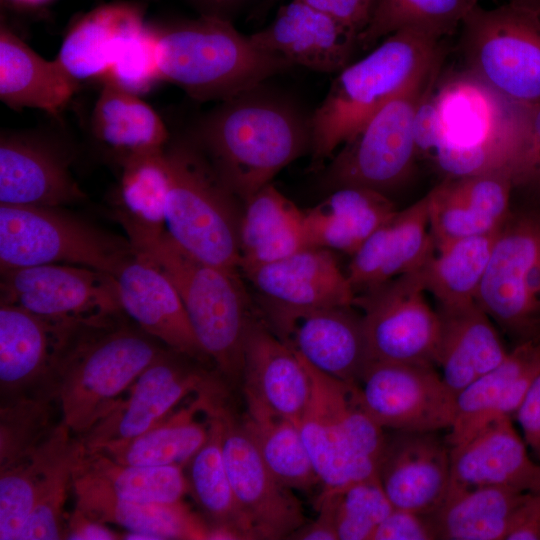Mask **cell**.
<instances>
[{
	"instance_id": "obj_54",
	"label": "cell",
	"mask_w": 540,
	"mask_h": 540,
	"mask_svg": "<svg viewBox=\"0 0 540 540\" xmlns=\"http://www.w3.org/2000/svg\"><path fill=\"white\" fill-rule=\"evenodd\" d=\"M118 535L98 520L75 508L68 517L65 539L70 540H113Z\"/></svg>"
},
{
	"instance_id": "obj_30",
	"label": "cell",
	"mask_w": 540,
	"mask_h": 540,
	"mask_svg": "<svg viewBox=\"0 0 540 540\" xmlns=\"http://www.w3.org/2000/svg\"><path fill=\"white\" fill-rule=\"evenodd\" d=\"M397 211L388 195L378 191L356 186L336 188L304 210L309 246L352 256Z\"/></svg>"
},
{
	"instance_id": "obj_14",
	"label": "cell",
	"mask_w": 540,
	"mask_h": 540,
	"mask_svg": "<svg viewBox=\"0 0 540 540\" xmlns=\"http://www.w3.org/2000/svg\"><path fill=\"white\" fill-rule=\"evenodd\" d=\"M191 358L164 350L121 395L108 412L78 437L87 453L132 439L154 427L191 394L220 390L214 376Z\"/></svg>"
},
{
	"instance_id": "obj_17",
	"label": "cell",
	"mask_w": 540,
	"mask_h": 540,
	"mask_svg": "<svg viewBox=\"0 0 540 540\" xmlns=\"http://www.w3.org/2000/svg\"><path fill=\"white\" fill-rule=\"evenodd\" d=\"M94 326L46 318L0 303V387L2 401L54 395L57 370L81 333ZM56 397V396H55Z\"/></svg>"
},
{
	"instance_id": "obj_32",
	"label": "cell",
	"mask_w": 540,
	"mask_h": 540,
	"mask_svg": "<svg viewBox=\"0 0 540 540\" xmlns=\"http://www.w3.org/2000/svg\"><path fill=\"white\" fill-rule=\"evenodd\" d=\"M243 204L239 225L240 272L310 247L304 210L271 183Z\"/></svg>"
},
{
	"instance_id": "obj_9",
	"label": "cell",
	"mask_w": 540,
	"mask_h": 540,
	"mask_svg": "<svg viewBox=\"0 0 540 540\" xmlns=\"http://www.w3.org/2000/svg\"><path fill=\"white\" fill-rule=\"evenodd\" d=\"M133 255L128 239L100 230L60 207L0 204L1 271L68 264L114 275Z\"/></svg>"
},
{
	"instance_id": "obj_26",
	"label": "cell",
	"mask_w": 540,
	"mask_h": 540,
	"mask_svg": "<svg viewBox=\"0 0 540 540\" xmlns=\"http://www.w3.org/2000/svg\"><path fill=\"white\" fill-rule=\"evenodd\" d=\"M451 447V488L499 486L524 493H540V464L511 418L486 426L468 440Z\"/></svg>"
},
{
	"instance_id": "obj_38",
	"label": "cell",
	"mask_w": 540,
	"mask_h": 540,
	"mask_svg": "<svg viewBox=\"0 0 540 540\" xmlns=\"http://www.w3.org/2000/svg\"><path fill=\"white\" fill-rule=\"evenodd\" d=\"M298 426L323 493L377 476V465L354 449L314 389Z\"/></svg>"
},
{
	"instance_id": "obj_56",
	"label": "cell",
	"mask_w": 540,
	"mask_h": 540,
	"mask_svg": "<svg viewBox=\"0 0 540 540\" xmlns=\"http://www.w3.org/2000/svg\"><path fill=\"white\" fill-rule=\"evenodd\" d=\"M201 16L231 20L242 0H190Z\"/></svg>"
},
{
	"instance_id": "obj_3",
	"label": "cell",
	"mask_w": 540,
	"mask_h": 540,
	"mask_svg": "<svg viewBox=\"0 0 540 540\" xmlns=\"http://www.w3.org/2000/svg\"><path fill=\"white\" fill-rule=\"evenodd\" d=\"M162 81L197 101H224L263 84L293 65L263 50L231 20L201 16L157 28Z\"/></svg>"
},
{
	"instance_id": "obj_36",
	"label": "cell",
	"mask_w": 540,
	"mask_h": 540,
	"mask_svg": "<svg viewBox=\"0 0 540 540\" xmlns=\"http://www.w3.org/2000/svg\"><path fill=\"white\" fill-rule=\"evenodd\" d=\"M93 135L116 153L118 160L162 149L169 134L158 113L140 96L103 82L91 114Z\"/></svg>"
},
{
	"instance_id": "obj_27",
	"label": "cell",
	"mask_w": 540,
	"mask_h": 540,
	"mask_svg": "<svg viewBox=\"0 0 540 540\" xmlns=\"http://www.w3.org/2000/svg\"><path fill=\"white\" fill-rule=\"evenodd\" d=\"M440 335L436 367L456 396L482 375L501 364L505 348L491 318L476 302L437 310Z\"/></svg>"
},
{
	"instance_id": "obj_24",
	"label": "cell",
	"mask_w": 540,
	"mask_h": 540,
	"mask_svg": "<svg viewBox=\"0 0 540 540\" xmlns=\"http://www.w3.org/2000/svg\"><path fill=\"white\" fill-rule=\"evenodd\" d=\"M261 301L312 308L354 305L356 293L329 249L307 247L242 272Z\"/></svg>"
},
{
	"instance_id": "obj_19",
	"label": "cell",
	"mask_w": 540,
	"mask_h": 540,
	"mask_svg": "<svg viewBox=\"0 0 540 540\" xmlns=\"http://www.w3.org/2000/svg\"><path fill=\"white\" fill-rule=\"evenodd\" d=\"M377 477L395 508L434 511L451 480V447L441 431L385 430Z\"/></svg>"
},
{
	"instance_id": "obj_59",
	"label": "cell",
	"mask_w": 540,
	"mask_h": 540,
	"mask_svg": "<svg viewBox=\"0 0 540 540\" xmlns=\"http://www.w3.org/2000/svg\"><path fill=\"white\" fill-rule=\"evenodd\" d=\"M538 341L540 342V339Z\"/></svg>"
},
{
	"instance_id": "obj_2",
	"label": "cell",
	"mask_w": 540,
	"mask_h": 540,
	"mask_svg": "<svg viewBox=\"0 0 540 540\" xmlns=\"http://www.w3.org/2000/svg\"><path fill=\"white\" fill-rule=\"evenodd\" d=\"M444 54L441 40L402 29L341 69L309 117L313 165H322L386 103L441 66Z\"/></svg>"
},
{
	"instance_id": "obj_45",
	"label": "cell",
	"mask_w": 540,
	"mask_h": 540,
	"mask_svg": "<svg viewBox=\"0 0 540 540\" xmlns=\"http://www.w3.org/2000/svg\"><path fill=\"white\" fill-rule=\"evenodd\" d=\"M318 501L330 508L338 540H371L377 526L393 509L377 476L337 491L321 492Z\"/></svg>"
},
{
	"instance_id": "obj_12",
	"label": "cell",
	"mask_w": 540,
	"mask_h": 540,
	"mask_svg": "<svg viewBox=\"0 0 540 540\" xmlns=\"http://www.w3.org/2000/svg\"><path fill=\"white\" fill-rule=\"evenodd\" d=\"M0 292L1 303L86 326L113 323L124 313L114 276L84 266L45 264L1 271Z\"/></svg>"
},
{
	"instance_id": "obj_18",
	"label": "cell",
	"mask_w": 540,
	"mask_h": 540,
	"mask_svg": "<svg viewBox=\"0 0 540 540\" xmlns=\"http://www.w3.org/2000/svg\"><path fill=\"white\" fill-rule=\"evenodd\" d=\"M221 419L225 466L251 539H288L306 523L300 501L271 473L241 421L223 405Z\"/></svg>"
},
{
	"instance_id": "obj_23",
	"label": "cell",
	"mask_w": 540,
	"mask_h": 540,
	"mask_svg": "<svg viewBox=\"0 0 540 540\" xmlns=\"http://www.w3.org/2000/svg\"><path fill=\"white\" fill-rule=\"evenodd\" d=\"M249 36L293 66L325 73L347 66L359 47L357 32L300 0L283 6L267 27Z\"/></svg>"
},
{
	"instance_id": "obj_47",
	"label": "cell",
	"mask_w": 540,
	"mask_h": 540,
	"mask_svg": "<svg viewBox=\"0 0 540 540\" xmlns=\"http://www.w3.org/2000/svg\"><path fill=\"white\" fill-rule=\"evenodd\" d=\"M429 230L428 194L406 209L397 211L390 220L386 259L379 284L421 268L434 245Z\"/></svg>"
},
{
	"instance_id": "obj_20",
	"label": "cell",
	"mask_w": 540,
	"mask_h": 540,
	"mask_svg": "<svg viewBox=\"0 0 540 540\" xmlns=\"http://www.w3.org/2000/svg\"><path fill=\"white\" fill-rule=\"evenodd\" d=\"M70 155L32 132H2L0 204L60 207L85 199L70 171Z\"/></svg>"
},
{
	"instance_id": "obj_13",
	"label": "cell",
	"mask_w": 540,
	"mask_h": 540,
	"mask_svg": "<svg viewBox=\"0 0 540 540\" xmlns=\"http://www.w3.org/2000/svg\"><path fill=\"white\" fill-rule=\"evenodd\" d=\"M418 272L396 276L356 295L371 361L436 367L440 319Z\"/></svg>"
},
{
	"instance_id": "obj_31",
	"label": "cell",
	"mask_w": 540,
	"mask_h": 540,
	"mask_svg": "<svg viewBox=\"0 0 540 540\" xmlns=\"http://www.w3.org/2000/svg\"><path fill=\"white\" fill-rule=\"evenodd\" d=\"M220 394L221 389L199 393L189 404L144 433L106 445L96 452L121 464L184 468L209 437L208 411L204 421L199 415L219 399Z\"/></svg>"
},
{
	"instance_id": "obj_4",
	"label": "cell",
	"mask_w": 540,
	"mask_h": 540,
	"mask_svg": "<svg viewBox=\"0 0 540 540\" xmlns=\"http://www.w3.org/2000/svg\"><path fill=\"white\" fill-rule=\"evenodd\" d=\"M434 96L438 138L428 159L444 178L508 175L526 106L504 99L464 70L447 78Z\"/></svg>"
},
{
	"instance_id": "obj_44",
	"label": "cell",
	"mask_w": 540,
	"mask_h": 540,
	"mask_svg": "<svg viewBox=\"0 0 540 540\" xmlns=\"http://www.w3.org/2000/svg\"><path fill=\"white\" fill-rule=\"evenodd\" d=\"M49 394L22 396L2 401L0 410V468L32 452L56 428Z\"/></svg>"
},
{
	"instance_id": "obj_51",
	"label": "cell",
	"mask_w": 540,
	"mask_h": 540,
	"mask_svg": "<svg viewBox=\"0 0 540 540\" xmlns=\"http://www.w3.org/2000/svg\"><path fill=\"white\" fill-rule=\"evenodd\" d=\"M358 34L366 27L376 0H300Z\"/></svg>"
},
{
	"instance_id": "obj_35",
	"label": "cell",
	"mask_w": 540,
	"mask_h": 540,
	"mask_svg": "<svg viewBox=\"0 0 540 540\" xmlns=\"http://www.w3.org/2000/svg\"><path fill=\"white\" fill-rule=\"evenodd\" d=\"M527 494L499 486L449 487L443 502L426 516L436 540H505Z\"/></svg>"
},
{
	"instance_id": "obj_33",
	"label": "cell",
	"mask_w": 540,
	"mask_h": 540,
	"mask_svg": "<svg viewBox=\"0 0 540 540\" xmlns=\"http://www.w3.org/2000/svg\"><path fill=\"white\" fill-rule=\"evenodd\" d=\"M145 24L139 3L101 5L70 27L56 59L79 82L102 80L123 41Z\"/></svg>"
},
{
	"instance_id": "obj_11",
	"label": "cell",
	"mask_w": 540,
	"mask_h": 540,
	"mask_svg": "<svg viewBox=\"0 0 540 540\" xmlns=\"http://www.w3.org/2000/svg\"><path fill=\"white\" fill-rule=\"evenodd\" d=\"M440 67L386 103L331 157L323 178L330 191L356 186L387 195L410 180L418 158L415 114Z\"/></svg>"
},
{
	"instance_id": "obj_58",
	"label": "cell",
	"mask_w": 540,
	"mask_h": 540,
	"mask_svg": "<svg viewBox=\"0 0 540 540\" xmlns=\"http://www.w3.org/2000/svg\"><path fill=\"white\" fill-rule=\"evenodd\" d=\"M15 3L25 5V6H37L40 4H44L48 0H11Z\"/></svg>"
},
{
	"instance_id": "obj_52",
	"label": "cell",
	"mask_w": 540,
	"mask_h": 540,
	"mask_svg": "<svg viewBox=\"0 0 540 540\" xmlns=\"http://www.w3.org/2000/svg\"><path fill=\"white\" fill-rule=\"evenodd\" d=\"M514 417L520 425L525 443L540 460V373Z\"/></svg>"
},
{
	"instance_id": "obj_43",
	"label": "cell",
	"mask_w": 540,
	"mask_h": 540,
	"mask_svg": "<svg viewBox=\"0 0 540 540\" xmlns=\"http://www.w3.org/2000/svg\"><path fill=\"white\" fill-rule=\"evenodd\" d=\"M221 407L216 401L208 409L209 437L188 463V484L212 523L231 526L244 540H249L251 537L236 504L223 457Z\"/></svg>"
},
{
	"instance_id": "obj_55",
	"label": "cell",
	"mask_w": 540,
	"mask_h": 540,
	"mask_svg": "<svg viewBox=\"0 0 540 540\" xmlns=\"http://www.w3.org/2000/svg\"><path fill=\"white\" fill-rule=\"evenodd\" d=\"M317 504L319 510L318 517L310 523L303 524L288 539L338 540L330 508L322 501H318Z\"/></svg>"
},
{
	"instance_id": "obj_21",
	"label": "cell",
	"mask_w": 540,
	"mask_h": 540,
	"mask_svg": "<svg viewBox=\"0 0 540 540\" xmlns=\"http://www.w3.org/2000/svg\"><path fill=\"white\" fill-rule=\"evenodd\" d=\"M242 380L245 399L297 424L312 398V378L303 359L256 317L245 338Z\"/></svg>"
},
{
	"instance_id": "obj_46",
	"label": "cell",
	"mask_w": 540,
	"mask_h": 540,
	"mask_svg": "<svg viewBox=\"0 0 540 540\" xmlns=\"http://www.w3.org/2000/svg\"><path fill=\"white\" fill-rule=\"evenodd\" d=\"M84 453L85 448L78 438L74 446L51 467L17 540L65 539L68 521L65 502L73 484L74 470Z\"/></svg>"
},
{
	"instance_id": "obj_53",
	"label": "cell",
	"mask_w": 540,
	"mask_h": 540,
	"mask_svg": "<svg viewBox=\"0 0 540 540\" xmlns=\"http://www.w3.org/2000/svg\"><path fill=\"white\" fill-rule=\"evenodd\" d=\"M505 540H540V493H528L517 508Z\"/></svg>"
},
{
	"instance_id": "obj_15",
	"label": "cell",
	"mask_w": 540,
	"mask_h": 540,
	"mask_svg": "<svg viewBox=\"0 0 540 540\" xmlns=\"http://www.w3.org/2000/svg\"><path fill=\"white\" fill-rule=\"evenodd\" d=\"M264 322L307 363L347 383H359L371 362L355 306L300 308L261 301Z\"/></svg>"
},
{
	"instance_id": "obj_22",
	"label": "cell",
	"mask_w": 540,
	"mask_h": 540,
	"mask_svg": "<svg viewBox=\"0 0 540 540\" xmlns=\"http://www.w3.org/2000/svg\"><path fill=\"white\" fill-rule=\"evenodd\" d=\"M123 312L144 332L193 360L208 361L169 278L135 254L113 275Z\"/></svg>"
},
{
	"instance_id": "obj_40",
	"label": "cell",
	"mask_w": 540,
	"mask_h": 540,
	"mask_svg": "<svg viewBox=\"0 0 540 540\" xmlns=\"http://www.w3.org/2000/svg\"><path fill=\"white\" fill-rule=\"evenodd\" d=\"M246 400L240 420L265 465L284 486L309 490L320 483L296 422Z\"/></svg>"
},
{
	"instance_id": "obj_16",
	"label": "cell",
	"mask_w": 540,
	"mask_h": 540,
	"mask_svg": "<svg viewBox=\"0 0 540 540\" xmlns=\"http://www.w3.org/2000/svg\"><path fill=\"white\" fill-rule=\"evenodd\" d=\"M358 391L370 417L385 430H449L455 395L429 364L371 361Z\"/></svg>"
},
{
	"instance_id": "obj_7",
	"label": "cell",
	"mask_w": 540,
	"mask_h": 540,
	"mask_svg": "<svg viewBox=\"0 0 540 540\" xmlns=\"http://www.w3.org/2000/svg\"><path fill=\"white\" fill-rule=\"evenodd\" d=\"M166 231L199 260L240 271L241 201L191 138L166 146Z\"/></svg>"
},
{
	"instance_id": "obj_8",
	"label": "cell",
	"mask_w": 540,
	"mask_h": 540,
	"mask_svg": "<svg viewBox=\"0 0 540 540\" xmlns=\"http://www.w3.org/2000/svg\"><path fill=\"white\" fill-rule=\"evenodd\" d=\"M460 27L464 71L512 103L540 104V11L477 5Z\"/></svg>"
},
{
	"instance_id": "obj_37",
	"label": "cell",
	"mask_w": 540,
	"mask_h": 540,
	"mask_svg": "<svg viewBox=\"0 0 540 540\" xmlns=\"http://www.w3.org/2000/svg\"><path fill=\"white\" fill-rule=\"evenodd\" d=\"M499 230L434 243L417 272L425 290L433 295L439 307L450 308L476 302Z\"/></svg>"
},
{
	"instance_id": "obj_1",
	"label": "cell",
	"mask_w": 540,
	"mask_h": 540,
	"mask_svg": "<svg viewBox=\"0 0 540 540\" xmlns=\"http://www.w3.org/2000/svg\"><path fill=\"white\" fill-rule=\"evenodd\" d=\"M309 120L260 85L221 101L190 137L244 203L311 147Z\"/></svg>"
},
{
	"instance_id": "obj_50",
	"label": "cell",
	"mask_w": 540,
	"mask_h": 540,
	"mask_svg": "<svg viewBox=\"0 0 540 540\" xmlns=\"http://www.w3.org/2000/svg\"><path fill=\"white\" fill-rule=\"evenodd\" d=\"M371 540H436V536L425 514L393 507Z\"/></svg>"
},
{
	"instance_id": "obj_34",
	"label": "cell",
	"mask_w": 540,
	"mask_h": 540,
	"mask_svg": "<svg viewBox=\"0 0 540 540\" xmlns=\"http://www.w3.org/2000/svg\"><path fill=\"white\" fill-rule=\"evenodd\" d=\"M165 148L131 154L119 160L122 173L115 216L133 248L166 231L169 167Z\"/></svg>"
},
{
	"instance_id": "obj_49",
	"label": "cell",
	"mask_w": 540,
	"mask_h": 540,
	"mask_svg": "<svg viewBox=\"0 0 540 540\" xmlns=\"http://www.w3.org/2000/svg\"><path fill=\"white\" fill-rule=\"evenodd\" d=\"M508 175L514 191L540 199V104L526 106L524 132Z\"/></svg>"
},
{
	"instance_id": "obj_48",
	"label": "cell",
	"mask_w": 540,
	"mask_h": 540,
	"mask_svg": "<svg viewBox=\"0 0 540 540\" xmlns=\"http://www.w3.org/2000/svg\"><path fill=\"white\" fill-rule=\"evenodd\" d=\"M141 96L162 81L157 50V28L145 24L118 48L102 79Z\"/></svg>"
},
{
	"instance_id": "obj_25",
	"label": "cell",
	"mask_w": 540,
	"mask_h": 540,
	"mask_svg": "<svg viewBox=\"0 0 540 540\" xmlns=\"http://www.w3.org/2000/svg\"><path fill=\"white\" fill-rule=\"evenodd\" d=\"M539 373L540 342L513 346L501 364L456 395L453 423L446 434L449 445L468 440L493 422L512 419Z\"/></svg>"
},
{
	"instance_id": "obj_57",
	"label": "cell",
	"mask_w": 540,
	"mask_h": 540,
	"mask_svg": "<svg viewBox=\"0 0 540 540\" xmlns=\"http://www.w3.org/2000/svg\"><path fill=\"white\" fill-rule=\"evenodd\" d=\"M509 1L540 11V0H509Z\"/></svg>"
},
{
	"instance_id": "obj_10",
	"label": "cell",
	"mask_w": 540,
	"mask_h": 540,
	"mask_svg": "<svg viewBox=\"0 0 540 540\" xmlns=\"http://www.w3.org/2000/svg\"><path fill=\"white\" fill-rule=\"evenodd\" d=\"M529 201L502 224L476 297L514 346L540 339V199Z\"/></svg>"
},
{
	"instance_id": "obj_42",
	"label": "cell",
	"mask_w": 540,
	"mask_h": 540,
	"mask_svg": "<svg viewBox=\"0 0 540 540\" xmlns=\"http://www.w3.org/2000/svg\"><path fill=\"white\" fill-rule=\"evenodd\" d=\"M479 0H376L358 45L368 49L402 29H413L441 40L461 26Z\"/></svg>"
},
{
	"instance_id": "obj_5",
	"label": "cell",
	"mask_w": 540,
	"mask_h": 540,
	"mask_svg": "<svg viewBox=\"0 0 540 540\" xmlns=\"http://www.w3.org/2000/svg\"><path fill=\"white\" fill-rule=\"evenodd\" d=\"M176 288L202 350L229 380L242 379L246 334L254 319L239 272L199 260L167 233L134 248Z\"/></svg>"
},
{
	"instance_id": "obj_29",
	"label": "cell",
	"mask_w": 540,
	"mask_h": 540,
	"mask_svg": "<svg viewBox=\"0 0 540 540\" xmlns=\"http://www.w3.org/2000/svg\"><path fill=\"white\" fill-rule=\"evenodd\" d=\"M72 488L77 509L102 523L116 524L126 532L149 534L155 540L207 537L208 524L183 502L146 504L123 500L77 468Z\"/></svg>"
},
{
	"instance_id": "obj_41",
	"label": "cell",
	"mask_w": 540,
	"mask_h": 540,
	"mask_svg": "<svg viewBox=\"0 0 540 540\" xmlns=\"http://www.w3.org/2000/svg\"><path fill=\"white\" fill-rule=\"evenodd\" d=\"M76 468L117 498L146 504L182 502L189 489L183 467L121 464L99 453H87Z\"/></svg>"
},
{
	"instance_id": "obj_28",
	"label": "cell",
	"mask_w": 540,
	"mask_h": 540,
	"mask_svg": "<svg viewBox=\"0 0 540 540\" xmlns=\"http://www.w3.org/2000/svg\"><path fill=\"white\" fill-rule=\"evenodd\" d=\"M79 83L57 59L42 58L1 24L0 99L5 105L58 116L78 91Z\"/></svg>"
},
{
	"instance_id": "obj_39",
	"label": "cell",
	"mask_w": 540,
	"mask_h": 540,
	"mask_svg": "<svg viewBox=\"0 0 540 540\" xmlns=\"http://www.w3.org/2000/svg\"><path fill=\"white\" fill-rule=\"evenodd\" d=\"M63 423L32 452L0 468V539L17 540L51 467L76 443Z\"/></svg>"
},
{
	"instance_id": "obj_6",
	"label": "cell",
	"mask_w": 540,
	"mask_h": 540,
	"mask_svg": "<svg viewBox=\"0 0 540 540\" xmlns=\"http://www.w3.org/2000/svg\"><path fill=\"white\" fill-rule=\"evenodd\" d=\"M157 341L120 319L81 333L53 382L61 421L76 437L88 432L165 350Z\"/></svg>"
}]
</instances>
